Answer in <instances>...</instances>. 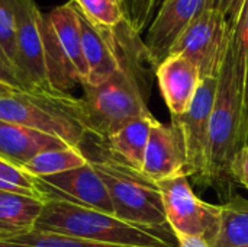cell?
Segmentation results:
<instances>
[{
    "label": "cell",
    "instance_id": "1",
    "mask_svg": "<svg viewBox=\"0 0 248 247\" xmlns=\"http://www.w3.org/2000/svg\"><path fill=\"white\" fill-rule=\"evenodd\" d=\"M119 68L97 86H83L81 98L84 124L89 134L108 138L126 124L150 112V96L155 63L128 19L112 29Z\"/></svg>",
    "mask_w": 248,
    "mask_h": 247
},
{
    "label": "cell",
    "instance_id": "2",
    "mask_svg": "<svg viewBox=\"0 0 248 247\" xmlns=\"http://www.w3.org/2000/svg\"><path fill=\"white\" fill-rule=\"evenodd\" d=\"M35 230L118 246L179 247L169 240L167 231L138 227L112 214L65 201H46Z\"/></svg>",
    "mask_w": 248,
    "mask_h": 247
},
{
    "label": "cell",
    "instance_id": "3",
    "mask_svg": "<svg viewBox=\"0 0 248 247\" xmlns=\"http://www.w3.org/2000/svg\"><path fill=\"white\" fill-rule=\"evenodd\" d=\"M0 119L80 147L89 134L81 98L54 90H15L0 98Z\"/></svg>",
    "mask_w": 248,
    "mask_h": 247
},
{
    "label": "cell",
    "instance_id": "4",
    "mask_svg": "<svg viewBox=\"0 0 248 247\" xmlns=\"http://www.w3.org/2000/svg\"><path fill=\"white\" fill-rule=\"evenodd\" d=\"M244 146V109L232 44L218 73V84L211 114L206 186L231 178L234 156Z\"/></svg>",
    "mask_w": 248,
    "mask_h": 247
},
{
    "label": "cell",
    "instance_id": "5",
    "mask_svg": "<svg viewBox=\"0 0 248 247\" xmlns=\"http://www.w3.org/2000/svg\"><path fill=\"white\" fill-rule=\"evenodd\" d=\"M87 159L108 189L116 218L138 227L167 231L163 198L155 183L108 156Z\"/></svg>",
    "mask_w": 248,
    "mask_h": 247
},
{
    "label": "cell",
    "instance_id": "6",
    "mask_svg": "<svg viewBox=\"0 0 248 247\" xmlns=\"http://www.w3.org/2000/svg\"><path fill=\"white\" fill-rule=\"evenodd\" d=\"M155 186L161 194L167 224L173 234L202 239L211 246L219 231L221 205L202 201L186 175L160 181Z\"/></svg>",
    "mask_w": 248,
    "mask_h": 247
},
{
    "label": "cell",
    "instance_id": "7",
    "mask_svg": "<svg viewBox=\"0 0 248 247\" xmlns=\"http://www.w3.org/2000/svg\"><path fill=\"white\" fill-rule=\"evenodd\" d=\"M231 36L232 31L224 15L214 7H208L176 41L170 54H180L193 61L202 79L217 77Z\"/></svg>",
    "mask_w": 248,
    "mask_h": 247
},
{
    "label": "cell",
    "instance_id": "8",
    "mask_svg": "<svg viewBox=\"0 0 248 247\" xmlns=\"http://www.w3.org/2000/svg\"><path fill=\"white\" fill-rule=\"evenodd\" d=\"M217 84L218 76L202 79L187 112L180 116H171V119L177 122L185 141L186 176L192 178L198 185L202 186H206L209 127Z\"/></svg>",
    "mask_w": 248,
    "mask_h": 247
},
{
    "label": "cell",
    "instance_id": "9",
    "mask_svg": "<svg viewBox=\"0 0 248 247\" xmlns=\"http://www.w3.org/2000/svg\"><path fill=\"white\" fill-rule=\"evenodd\" d=\"M16 13V77L22 90H51L46 76L42 12L33 0H13Z\"/></svg>",
    "mask_w": 248,
    "mask_h": 247
},
{
    "label": "cell",
    "instance_id": "10",
    "mask_svg": "<svg viewBox=\"0 0 248 247\" xmlns=\"http://www.w3.org/2000/svg\"><path fill=\"white\" fill-rule=\"evenodd\" d=\"M35 183L45 202L65 201L113 215L108 189L90 162L62 173L35 178Z\"/></svg>",
    "mask_w": 248,
    "mask_h": 247
},
{
    "label": "cell",
    "instance_id": "11",
    "mask_svg": "<svg viewBox=\"0 0 248 247\" xmlns=\"http://www.w3.org/2000/svg\"><path fill=\"white\" fill-rule=\"evenodd\" d=\"M208 7L211 0H163L142 39L155 66L170 54L176 41Z\"/></svg>",
    "mask_w": 248,
    "mask_h": 247
},
{
    "label": "cell",
    "instance_id": "12",
    "mask_svg": "<svg viewBox=\"0 0 248 247\" xmlns=\"http://www.w3.org/2000/svg\"><path fill=\"white\" fill-rule=\"evenodd\" d=\"M142 175L153 183L186 175V148L174 119L170 124L154 121L145 148Z\"/></svg>",
    "mask_w": 248,
    "mask_h": 247
},
{
    "label": "cell",
    "instance_id": "13",
    "mask_svg": "<svg viewBox=\"0 0 248 247\" xmlns=\"http://www.w3.org/2000/svg\"><path fill=\"white\" fill-rule=\"evenodd\" d=\"M155 77L171 116L187 112L202 82L196 64L185 55L170 54L157 66Z\"/></svg>",
    "mask_w": 248,
    "mask_h": 247
},
{
    "label": "cell",
    "instance_id": "14",
    "mask_svg": "<svg viewBox=\"0 0 248 247\" xmlns=\"http://www.w3.org/2000/svg\"><path fill=\"white\" fill-rule=\"evenodd\" d=\"M78 19L81 28L83 54L89 71L86 84L97 86L108 80L119 68V58L116 52L113 33L112 29L93 25L80 10Z\"/></svg>",
    "mask_w": 248,
    "mask_h": 247
},
{
    "label": "cell",
    "instance_id": "15",
    "mask_svg": "<svg viewBox=\"0 0 248 247\" xmlns=\"http://www.w3.org/2000/svg\"><path fill=\"white\" fill-rule=\"evenodd\" d=\"M67 146L60 138L0 119V159L15 166L23 167L39 153Z\"/></svg>",
    "mask_w": 248,
    "mask_h": 247
},
{
    "label": "cell",
    "instance_id": "16",
    "mask_svg": "<svg viewBox=\"0 0 248 247\" xmlns=\"http://www.w3.org/2000/svg\"><path fill=\"white\" fill-rule=\"evenodd\" d=\"M155 118L153 114L134 119L108 138L100 140L105 143L106 156L124 165L125 167L142 175V165L148 137Z\"/></svg>",
    "mask_w": 248,
    "mask_h": 247
},
{
    "label": "cell",
    "instance_id": "17",
    "mask_svg": "<svg viewBox=\"0 0 248 247\" xmlns=\"http://www.w3.org/2000/svg\"><path fill=\"white\" fill-rule=\"evenodd\" d=\"M48 22L58 39V44L70 61V64L74 67L81 86L87 83V64L83 54V45H81V28H80V19H78V10L73 4V1L62 4L60 7L52 9L49 13H46Z\"/></svg>",
    "mask_w": 248,
    "mask_h": 247
},
{
    "label": "cell",
    "instance_id": "18",
    "mask_svg": "<svg viewBox=\"0 0 248 247\" xmlns=\"http://www.w3.org/2000/svg\"><path fill=\"white\" fill-rule=\"evenodd\" d=\"M44 207L41 198L0 191V240L35 230Z\"/></svg>",
    "mask_w": 248,
    "mask_h": 247
},
{
    "label": "cell",
    "instance_id": "19",
    "mask_svg": "<svg viewBox=\"0 0 248 247\" xmlns=\"http://www.w3.org/2000/svg\"><path fill=\"white\" fill-rule=\"evenodd\" d=\"M211 247H248V199L235 197L221 205L219 231Z\"/></svg>",
    "mask_w": 248,
    "mask_h": 247
},
{
    "label": "cell",
    "instance_id": "20",
    "mask_svg": "<svg viewBox=\"0 0 248 247\" xmlns=\"http://www.w3.org/2000/svg\"><path fill=\"white\" fill-rule=\"evenodd\" d=\"M87 162L89 159L80 147L67 146L39 153L22 169L32 178H45L84 166Z\"/></svg>",
    "mask_w": 248,
    "mask_h": 247
},
{
    "label": "cell",
    "instance_id": "21",
    "mask_svg": "<svg viewBox=\"0 0 248 247\" xmlns=\"http://www.w3.org/2000/svg\"><path fill=\"white\" fill-rule=\"evenodd\" d=\"M0 247H131L90 242L73 236L32 230L10 239L0 240Z\"/></svg>",
    "mask_w": 248,
    "mask_h": 247
},
{
    "label": "cell",
    "instance_id": "22",
    "mask_svg": "<svg viewBox=\"0 0 248 247\" xmlns=\"http://www.w3.org/2000/svg\"><path fill=\"white\" fill-rule=\"evenodd\" d=\"M235 68L240 79L241 93H243V109H244V143H246V128L248 121V1L244 12L232 29L231 36Z\"/></svg>",
    "mask_w": 248,
    "mask_h": 247
},
{
    "label": "cell",
    "instance_id": "23",
    "mask_svg": "<svg viewBox=\"0 0 248 247\" xmlns=\"http://www.w3.org/2000/svg\"><path fill=\"white\" fill-rule=\"evenodd\" d=\"M96 26L113 29L126 20L125 0H70Z\"/></svg>",
    "mask_w": 248,
    "mask_h": 247
},
{
    "label": "cell",
    "instance_id": "24",
    "mask_svg": "<svg viewBox=\"0 0 248 247\" xmlns=\"http://www.w3.org/2000/svg\"><path fill=\"white\" fill-rule=\"evenodd\" d=\"M0 51L16 76V13L13 0H0Z\"/></svg>",
    "mask_w": 248,
    "mask_h": 247
},
{
    "label": "cell",
    "instance_id": "25",
    "mask_svg": "<svg viewBox=\"0 0 248 247\" xmlns=\"http://www.w3.org/2000/svg\"><path fill=\"white\" fill-rule=\"evenodd\" d=\"M0 191L41 198L36 189L35 178L28 175L22 167L15 166L3 159H0Z\"/></svg>",
    "mask_w": 248,
    "mask_h": 247
},
{
    "label": "cell",
    "instance_id": "26",
    "mask_svg": "<svg viewBox=\"0 0 248 247\" xmlns=\"http://www.w3.org/2000/svg\"><path fill=\"white\" fill-rule=\"evenodd\" d=\"M163 0H125L126 19L137 33L147 31Z\"/></svg>",
    "mask_w": 248,
    "mask_h": 247
},
{
    "label": "cell",
    "instance_id": "27",
    "mask_svg": "<svg viewBox=\"0 0 248 247\" xmlns=\"http://www.w3.org/2000/svg\"><path fill=\"white\" fill-rule=\"evenodd\" d=\"M248 0H211V7L219 10L227 19L231 31L238 23Z\"/></svg>",
    "mask_w": 248,
    "mask_h": 247
},
{
    "label": "cell",
    "instance_id": "28",
    "mask_svg": "<svg viewBox=\"0 0 248 247\" xmlns=\"http://www.w3.org/2000/svg\"><path fill=\"white\" fill-rule=\"evenodd\" d=\"M230 175L234 181L248 189V144H244L234 156Z\"/></svg>",
    "mask_w": 248,
    "mask_h": 247
},
{
    "label": "cell",
    "instance_id": "29",
    "mask_svg": "<svg viewBox=\"0 0 248 247\" xmlns=\"http://www.w3.org/2000/svg\"><path fill=\"white\" fill-rule=\"evenodd\" d=\"M0 83L7 84V86H12L15 89H20V86L17 83V79H16L13 70L10 68V66L7 64V61L4 60L1 51H0Z\"/></svg>",
    "mask_w": 248,
    "mask_h": 247
},
{
    "label": "cell",
    "instance_id": "30",
    "mask_svg": "<svg viewBox=\"0 0 248 247\" xmlns=\"http://www.w3.org/2000/svg\"><path fill=\"white\" fill-rule=\"evenodd\" d=\"M179 247H211L209 243H206L202 239L187 237V236H176Z\"/></svg>",
    "mask_w": 248,
    "mask_h": 247
},
{
    "label": "cell",
    "instance_id": "31",
    "mask_svg": "<svg viewBox=\"0 0 248 247\" xmlns=\"http://www.w3.org/2000/svg\"><path fill=\"white\" fill-rule=\"evenodd\" d=\"M15 90H20V89H15V87H12V86H7V84L0 83V98H3V96H6V95H9V93L15 92Z\"/></svg>",
    "mask_w": 248,
    "mask_h": 247
},
{
    "label": "cell",
    "instance_id": "32",
    "mask_svg": "<svg viewBox=\"0 0 248 247\" xmlns=\"http://www.w3.org/2000/svg\"><path fill=\"white\" fill-rule=\"evenodd\" d=\"M244 144H248V121H247V128H246V143Z\"/></svg>",
    "mask_w": 248,
    "mask_h": 247
}]
</instances>
